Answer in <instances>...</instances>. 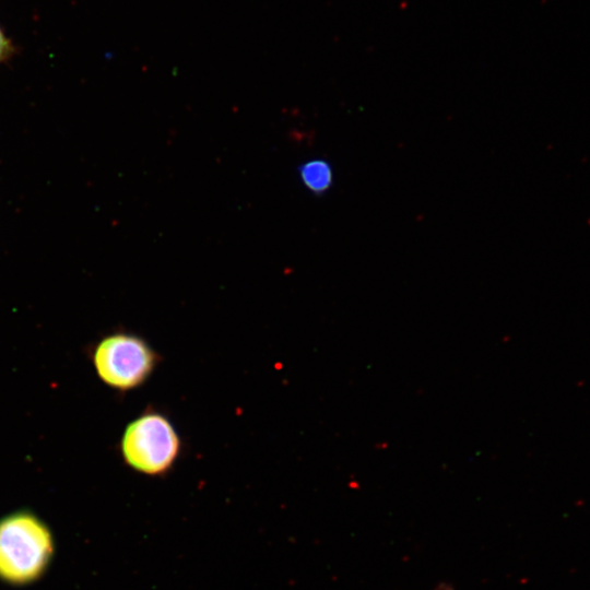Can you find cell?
Wrapping results in <instances>:
<instances>
[{
    "mask_svg": "<svg viewBox=\"0 0 590 590\" xmlns=\"http://www.w3.org/2000/svg\"><path fill=\"white\" fill-rule=\"evenodd\" d=\"M118 450L123 463L134 472L162 477L175 468L185 447L172 418L148 405L125 426Z\"/></svg>",
    "mask_w": 590,
    "mask_h": 590,
    "instance_id": "obj_1",
    "label": "cell"
},
{
    "mask_svg": "<svg viewBox=\"0 0 590 590\" xmlns=\"http://www.w3.org/2000/svg\"><path fill=\"white\" fill-rule=\"evenodd\" d=\"M90 358L98 379L120 393L143 387L163 361L144 337L125 329L97 340Z\"/></svg>",
    "mask_w": 590,
    "mask_h": 590,
    "instance_id": "obj_2",
    "label": "cell"
},
{
    "mask_svg": "<svg viewBox=\"0 0 590 590\" xmlns=\"http://www.w3.org/2000/svg\"><path fill=\"white\" fill-rule=\"evenodd\" d=\"M54 550L48 528L36 516L19 511L0 521V578L22 585L37 579Z\"/></svg>",
    "mask_w": 590,
    "mask_h": 590,
    "instance_id": "obj_3",
    "label": "cell"
},
{
    "mask_svg": "<svg viewBox=\"0 0 590 590\" xmlns=\"http://www.w3.org/2000/svg\"><path fill=\"white\" fill-rule=\"evenodd\" d=\"M298 176L303 185L315 196L326 193L333 184L332 166L323 158L309 160L299 165Z\"/></svg>",
    "mask_w": 590,
    "mask_h": 590,
    "instance_id": "obj_4",
    "label": "cell"
},
{
    "mask_svg": "<svg viewBox=\"0 0 590 590\" xmlns=\"http://www.w3.org/2000/svg\"><path fill=\"white\" fill-rule=\"evenodd\" d=\"M14 52V47L11 40L5 36L4 32L0 27V63L8 60Z\"/></svg>",
    "mask_w": 590,
    "mask_h": 590,
    "instance_id": "obj_5",
    "label": "cell"
}]
</instances>
